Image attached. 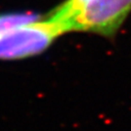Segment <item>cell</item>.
Returning <instances> with one entry per match:
<instances>
[{
	"label": "cell",
	"instance_id": "cell-1",
	"mask_svg": "<svg viewBox=\"0 0 131 131\" xmlns=\"http://www.w3.org/2000/svg\"><path fill=\"white\" fill-rule=\"evenodd\" d=\"M64 33L63 24L51 18L28 23L0 36V60H21L39 55Z\"/></svg>",
	"mask_w": 131,
	"mask_h": 131
},
{
	"label": "cell",
	"instance_id": "cell-4",
	"mask_svg": "<svg viewBox=\"0 0 131 131\" xmlns=\"http://www.w3.org/2000/svg\"><path fill=\"white\" fill-rule=\"evenodd\" d=\"M90 0H65L49 14V18L58 22H64L72 18Z\"/></svg>",
	"mask_w": 131,
	"mask_h": 131
},
{
	"label": "cell",
	"instance_id": "cell-2",
	"mask_svg": "<svg viewBox=\"0 0 131 131\" xmlns=\"http://www.w3.org/2000/svg\"><path fill=\"white\" fill-rule=\"evenodd\" d=\"M131 0H90L72 18L61 22L65 32H90L113 38L129 14Z\"/></svg>",
	"mask_w": 131,
	"mask_h": 131
},
{
	"label": "cell",
	"instance_id": "cell-3",
	"mask_svg": "<svg viewBox=\"0 0 131 131\" xmlns=\"http://www.w3.org/2000/svg\"><path fill=\"white\" fill-rule=\"evenodd\" d=\"M39 19V15L31 12L0 14V36L8 33L9 31L16 28H19L31 22L37 21Z\"/></svg>",
	"mask_w": 131,
	"mask_h": 131
}]
</instances>
